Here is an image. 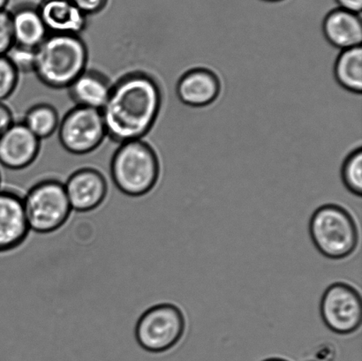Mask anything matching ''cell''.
I'll use <instances>...</instances> for the list:
<instances>
[{
  "instance_id": "8992f818",
  "label": "cell",
  "mask_w": 362,
  "mask_h": 361,
  "mask_svg": "<svg viewBox=\"0 0 362 361\" xmlns=\"http://www.w3.org/2000/svg\"><path fill=\"white\" fill-rule=\"evenodd\" d=\"M186 330V320L180 307L158 304L145 311L138 319L134 336L144 351L161 353L178 344Z\"/></svg>"
},
{
  "instance_id": "cb8c5ba5",
  "label": "cell",
  "mask_w": 362,
  "mask_h": 361,
  "mask_svg": "<svg viewBox=\"0 0 362 361\" xmlns=\"http://www.w3.org/2000/svg\"><path fill=\"white\" fill-rule=\"evenodd\" d=\"M13 116L8 106L0 102V137L13 125Z\"/></svg>"
},
{
  "instance_id": "44dd1931",
  "label": "cell",
  "mask_w": 362,
  "mask_h": 361,
  "mask_svg": "<svg viewBox=\"0 0 362 361\" xmlns=\"http://www.w3.org/2000/svg\"><path fill=\"white\" fill-rule=\"evenodd\" d=\"M35 51L33 49L14 45L6 57L19 74L34 73Z\"/></svg>"
},
{
  "instance_id": "9c48e42d",
  "label": "cell",
  "mask_w": 362,
  "mask_h": 361,
  "mask_svg": "<svg viewBox=\"0 0 362 361\" xmlns=\"http://www.w3.org/2000/svg\"><path fill=\"white\" fill-rule=\"evenodd\" d=\"M65 186L73 211L90 212L104 203L108 185L104 175L93 168H83L69 176Z\"/></svg>"
},
{
  "instance_id": "ffe728a7",
  "label": "cell",
  "mask_w": 362,
  "mask_h": 361,
  "mask_svg": "<svg viewBox=\"0 0 362 361\" xmlns=\"http://www.w3.org/2000/svg\"><path fill=\"white\" fill-rule=\"evenodd\" d=\"M19 73L6 56H0V102L8 99L16 91Z\"/></svg>"
},
{
  "instance_id": "5b68a950",
  "label": "cell",
  "mask_w": 362,
  "mask_h": 361,
  "mask_svg": "<svg viewBox=\"0 0 362 361\" xmlns=\"http://www.w3.org/2000/svg\"><path fill=\"white\" fill-rule=\"evenodd\" d=\"M23 200L28 227L39 235L58 231L73 211L64 183L57 179L35 184Z\"/></svg>"
},
{
  "instance_id": "7a4b0ae2",
  "label": "cell",
  "mask_w": 362,
  "mask_h": 361,
  "mask_svg": "<svg viewBox=\"0 0 362 361\" xmlns=\"http://www.w3.org/2000/svg\"><path fill=\"white\" fill-rule=\"evenodd\" d=\"M35 52V76L54 90L69 88L87 69L88 48L80 35L49 34Z\"/></svg>"
},
{
  "instance_id": "4fadbf2b",
  "label": "cell",
  "mask_w": 362,
  "mask_h": 361,
  "mask_svg": "<svg viewBox=\"0 0 362 361\" xmlns=\"http://www.w3.org/2000/svg\"><path fill=\"white\" fill-rule=\"evenodd\" d=\"M322 30L329 44L340 51L361 46V14L336 7L325 16Z\"/></svg>"
},
{
  "instance_id": "e0dca14e",
  "label": "cell",
  "mask_w": 362,
  "mask_h": 361,
  "mask_svg": "<svg viewBox=\"0 0 362 361\" xmlns=\"http://www.w3.org/2000/svg\"><path fill=\"white\" fill-rule=\"evenodd\" d=\"M337 81L346 90L361 93L362 91V47L344 49L335 63Z\"/></svg>"
},
{
  "instance_id": "7c38bea8",
  "label": "cell",
  "mask_w": 362,
  "mask_h": 361,
  "mask_svg": "<svg viewBox=\"0 0 362 361\" xmlns=\"http://www.w3.org/2000/svg\"><path fill=\"white\" fill-rule=\"evenodd\" d=\"M49 34L80 35L87 28V16L72 0H44L37 7Z\"/></svg>"
},
{
  "instance_id": "ba28073f",
  "label": "cell",
  "mask_w": 362,
  "mask_h": 361,
  "mask_svg": "<svg viewBox=\"0 0 362 361\" xmlns=\"http://www.w3.org/2000/svg\"><path fill=\"white\" fill-rule=\"evenodd\" d=\"M319 310L325 326L333 333L350 335L361 327V297L356 288L346 283H334L325 290Z\"/></svg>"
},
{
  "instance_id": "d6986e66",
  "label": "cell",
  "mask_w": 362,
  "mask_h": 361,
  "mask_svg": "<svg viewBox=\"0 0 362 361\" xmlns=\"http://www.w3.org/2000/svg\"><path fill=\"white\" fill-rule=\"evenodd\" d=\"M341 179L346 189L357 198L362 196V150L354 152L344 162Z\"/></svg>"
},
{
  "instance_id": "ac0fdd59",
  "label": "cell",
  "mask_w": 362,
  "mask_h": 361,
  "mask_svg": "<svg viewBox=\"0 0 362 361\" xmlns=\"http://www.w3.org/2000/svg\"><path fill=\"white\" fill-rule=\"evenodd\" d=\"M59 116L53 106L46 104L34 105L25 114L23 123L39 140L53 136L59 126Z\"/></svg>"
},
{
  "instance_id": "52a82bcc",
  "label": "cell",
  "mask_w": 362,
  "mask_h": 361,
  "mask_svg": "<svg viewBox=\"0 0 362 361\" xmlns=\"http://www.w3.org/2000/svg\"><path fill=\"white\" fill-rule=\"evenodd\" d=\"M58 133L64 150L77 155L91 153L107 137L101 111L81 106L64 116Z\"/></svg>"
},
{
  "instance_id": "d4e9b609",
  "label": "cell",
  "mask_w": 362,
  "mask_h": 361,
  "mask_svg": "<svg viewBox=\"0 0 362 361\" xmlns=\"http://www.w3.org/2000/svg\"><path fill=\"white\" fill-rule=\"evenodd\" d=\"M334 3L340 8L361 14L362 0H334Z\"/></svg>"
},
{
  "instance_id": "5bb4252c",
  "label": "cell",
  "mask_w": 362,
  "mask_h": 361,
  "mask_svg": "<svg viewBox=\"0 0 362 361\" xmlns=\"http://www.w3.org/2000/svg\"><path fill=\"white\" fill-rule=\"evenodd\" d=\"M176 90L183 104L192 107H204L218 97L220 83L211 71L197 69L185 73Z\"/></svg>"
},
{
  "instance_id": "3957f363",
  "label": "cell",
  "mask_w": 362,
  "mask_h": 361,
  "mask_svg": "<svg viewBox=\"0 0 362 361\" xmlns=\"http://www.w3.org/2000/svg\"><path fill=\"white\" fill-rule=\"evenodd\" d=\"M113 183L120 192L130 197H141L157 186L161 176L159 157L143 140L119 144L111 162Z\"/></svg>"
},
{
  "instance_id": "83f0119b",
  "label": "cell",
  "mask_w": 362,
  "mask_h": 361,
  "mask_svg": "<svg viewBox=\"0 0 362 361\" xmlns=\"http://www.w3.org/2000/svg\"><path fill=\"white\" fill-rule=\"evenodd\" d=\"M264 361H287V360H283V359L272 358V359L265 360Z\"/></svg>"
},
{
  "instance_id": "6da1fadb",
  "label": "cell",
  "mask_w": 362,
  "mask_h": 361,
  "mask_svg": "<svg viewBox=\"0 0 362 361\" xmlns=\"http://www.w3.org/2000/svg\"><path fill=\"white\" fill-rule=\"evenodd\" d=\"M160 84L147 73L126 74L112 85L107 102L101 110L106 136L119 144L143 140L160 116Z\"/></svg>"
},
{
  "instance_id": "f1b7e54d",
  "label": "cell",
  "mask_w": 362,
  "mask_h": 361,
  "mask_svg": "<svg viewBox=\"0 0 362 361\" xmlns=\"http://www.w3.org/2000/svg\"><path fill=\"white\" fill-rule=\"evenodd\" d=\"M0 185H1V174H0Z\"/></svg>"
},
{
  "instance_id": "2e32d148",
  "label": "cell",
  "mask_w": 362,
  "mask_h": 361,
  "mask_svg": "<svg viewBox=\"0 0 362 361\" xmlns=\"http://www.w3.org/2000/svg\"><path fill=\"white\" fill-rule=\"evenodd\" d=\"M14 45L35 49L48 37L49 32L37 7L21 6L11 13Z\"/></svg>"
},
{
  "instance_id": "30bf717a",
  "label": "cell",
  "mask_w": 362,
  "mask_h": 361,
  "mask_svg": "<svg viewBox=\"0 0 362 361\" xmlns=\"http://www.w3.org/2000/svg\"><path fill=\"white\" fill-rule=\"evenodd\" d=\"M40 143L23 122H14L0 137V165L13 171L28 167L37 158Z\"/></svg>"
},
{
  "instance_id": "9a60e30c",
  "label": "cell",
  "mask_w": 362,
  "mask_h": 361,
  "mask_svg": "<svg viewBox=\"0 0 362 361\" xmlns=\"http://www.w3.org/2000/svg\"><path fill=\"white\" fill-rule=\"evenodd\" d=\"M67 88L76 106L101 111L107 102L112 85L104 74L86 69Z\"/></svg>"
},
{
  "instance_id": "603a6c76",
  "label": "cell",
  "mask_w": 362,
  "mask_h": 361,
  "mask_svg": "<svg viewBox=\"0 0 362 361\" xmlns=\"http://www.w3.org/2000/svg\"><path fill=\"white\" fill-rule=\"evenodd\" d=\"M72 2L88 16L100 13L107 5L108 0H72Z\"/></svg>"
},
{
  "instance_id": "277c9868",
  "label": "cell",
  "mask_w": 362,
  "mask_h": 361,
  "mask_svg": "<svg viewBox=\"0 0 362 361\" xmlns=\"http://www.w3.org/2000/svg\"><path fill=\"white\" fill-rule=\"evenodd\" d=\"M310 235L315 249L329 260H343L356 250L359 230L346 208L339 204L322 205L312 214Z\"/></svg>"
},
{
  "instance_id": "4316f807",
  "label": "cell",
  "mask_w": 362,
  "mask_h": 361,
  "mask_svg": "<svg viewBox=\"0 0 362 361\" xmlns=\"http://www.w3.org/2000/svg\"><path fill=\"white\" fill-rule=\"evenodd\" d=\"M260 1L265 2V3L276 4V3L285 2V1H286V0H260Z\"/></svg>"
},
{
  "instance_id": "7402d4cb",
  "label": "cell",
  "mask_w": 362,
  "mask_h": 361,
  "mask_svg": "<svg viewBox=\"0 0 362 361\" xmlns=\"http://www.w3.org/2000/svg\"><path fill=\"white\" fill-rule=\"evenodd\" d=\"M14 45L11 13L0 10V56H6Z\"/></svg>"
},
{
  "instance_id": "8fae6325",
  "label": "cell",
  "mask_w": 362,
  "mask_h": 361,
  "mask_svg": "<svg viewBox=\"0 0 362 361\" xmlns=\"http://www.w3.org/2000/svg\"><path fill=\"white\" fill-rule=\"evenodd\" d=\"M30 232L23 197L12 191L0 190V253L20 247Z\"/></svg>"
},
{
  "instance_id": "484cf974",
  "label": "cell",
  "mask_w": 362,
  "mask_h": 361,
  "mask_svg": "<svg viewBox=\"0 0 362 361\" xmlns=\"http://www.w3.org/2000/svg\"><path fill=\"white\" fill-rule=\"evenodd\" d=\"M9 0H0V10H5Z\"/></svg>"
}]
</instances>
